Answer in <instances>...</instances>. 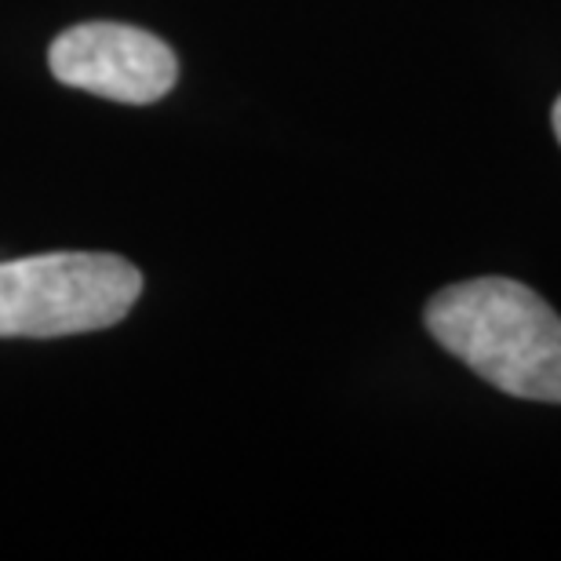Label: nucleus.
<instances>
[{
    "label": "nucleus",
    "mask_w": 561,
    "mask_h": 561,
    "mask_svg": "<svg viewBox=\"0 0 561 561\" xmlns=\"http://www.w3.org/2000/svg\"><path fill=\"white\" fill-rule=\"evenodd\" d=\"M426 329L503 394L561 405V318L522 280L442 288L426 302Z\"/></svg>",
    "instance_id": "f257e3e1"
},
{
    "label": "nucleus",
    "mask_w": 561,
    "mask_h": 561,
    "mask_svg": "<svg viewBox=\"0 0 561 561\" xmlns=\"http://www.w3.org/2000/svg\"><path fill=\"white\" fill-rule=\"evenodd\" d=\"M142 291L121 255L48 252L0 263V340H55L117 324Z\"/></svg>",
    "instance_id": "f03ea898"
},
{
    "label": "nucleus",
    "mask_w": 561,
    "mask_h": 561,
    "mask_svg": "<svg viewBox=\"0 0 561 561\" xmlns=\"http://www.w3.org/2000/svg\"><path fill=\"white\" fill-rule=\"evenodd\" d=\"M55 81L81 92L146 106L172 92L175 55L153 33L121 22H81L55 37L48 51Z\"/></svg>",
    "instance_id": "7ed1b4c3"
},
{
    "label": "nucleus",
    "mask_w": 561,
    "mask_h": 561,
    "mask_svg": "<svg viewBox=\"0 0 561 561\" xmlns=\"http://www.w3.org/2000/svg\"><path fill=\"white\" fill-rule=\"evenodd\" d=\"M551 121H554V136H558V142H561V99L554 103V114H551Z\"/></svg>",
    "instance_id": "20e7f679"
}]
</instances>
